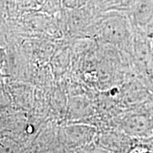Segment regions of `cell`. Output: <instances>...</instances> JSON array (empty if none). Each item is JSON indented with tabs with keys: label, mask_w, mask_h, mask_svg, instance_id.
I'll list each match as a JSON object with an SVG mask.
<instances>
[{
	"label": "cell",
	"mask_w": 153,
	"mask_h": 153,
	"mask_svg": "<svg viewBox=\"0 0 153 153\" xmlns=\"http://www.w3.org/2000/svg\"><path fill=\"white\" fill-rule=\"evenodd\" d=\"M101 33L106 40L120 45L128 53H133L134 35L125 16H114L104 21Z\"/></svg>",
	"instance_id": "obj_1"
},
{
	"label": "cell",
	"mask_w": 153,
	"mask_h": 153,
	"mask_svg": "<svg viewBox=\"0 0 153 153\" xmlns=\"http://www.w3.org/2000/svg\"><path fill=\"white\" fill-rule=\"evenodd\" d=\"M133 18L139 27H148L153 22V0H138L134 9Z\"/></svg>",
	"instance_id": "obj_2"
},
{
	"label": "cell",
	"mask_w": 153,
	"mask_h": 153,
	"mask_svg": "<svg viewBox=\"0 0 153 153\" xmlns=\"http://www.w3.org/2000/svg\"><path fill=\"white\" fill-rule=\"evenodd\" d=\"M143 145H145L147 148L150 149L153 151V136L145 137V138H140Z\"/></svg>",
	"instance_id": "obj_3"
},
{
	"label": "cell",
	"mask_w": 153,
	"mask_h": 153,
	"mask_svg": "<svg viewBox=\"0 0 153 153\" xmlns=\"http://www.w3.org/2000/svg\"><path fill=\"white\" fill-rule=\"evenodd\" d=\"M90 153H112V152L106 150V149L104 148H97V149H94V150L91 151Z\"/></svg>",
	"instance_id": "obj_4"
},
{
	"label": "cell",
	"mask_w": 153,
	"mask_h": 153,
	"mask_svg": "<svg viewBox=\"0 0 153 153\" xmlns=\"http://www.w3.org/2000/svg\"><path fill=\"white\" fill-rule=\"evenodd\" d=\"M147 28H148V29L150 33H153V22L151 23V24L149 25V26Z\"/></svg>",
	"instance_id": "obj_5"
}]
</instances>
